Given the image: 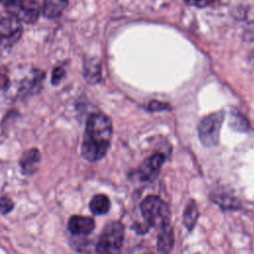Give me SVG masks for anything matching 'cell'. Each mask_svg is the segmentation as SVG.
Instances as JSON below:
<instances>
[{
  "label": "cell",
  "mask_w": 254,
  "mask_h": 254,
  "mask_svg": "<svg viewBox=\"0 0 254 254\" xmlns=\"http://www.w3.org/2000/svg\"><path fill=\"white\" fill-rule=\"evenodd\" d=\"M242 39L244 42H248V43L254 42V20L250 22L245 28L242 34Z\"/></svg>",
  "instance_id": "obj_18"
},
{
  "label": "cell",
  "mask_w": 254,
  "mask_h": 254,
  "mask_svg": "<svg viewBox=\"0 0 254 254\" xmlns=\"http://www.w3.org/2000/svg\"><path fill=\"white\" fill-rule=\"evenodd\" d=\"M165 161V157L161 153H156L149 157L140 167L139 169V177L142 180H148L150 177L154 176V174L161 168Z\"/></svg>",
  "instance_id": "obj_9"
},
{
  "label": "cell",
  "mask_w": 254,
  "mask_h": 254,
  "mask_svg": "<svg viewBox=\"0 0 254 254\" xmlns=\"http://www.w3.org/2000/svg\"><path fill=\"white\" fill-rule=\"evenodd\" d=\"M6 9L11 16L28 24L36 22L40 14L39 4L35 0H9Z\"/></svg>",
  "instance_id": "obj_5"
},
{
  "label": "cell",
  "mask_w": 254,
  "mask_h": 254,
  "mask_svg": "<svg viewBox=\"0 0 254 254\" xmlns=\"http://www.w3.org/2000/svg\"><path fill=\"white\" fill-rule=\"evenodd\" d=\"M112 138V124L103 113L89 115L81 144V155L90 162L102 159L107 153Z\"/></svg>",
  "instance_id": "obj_1"
},
{
  "label": "cell",
  "mask_w": 254,
  "mask_h": 254,
  "mask_svg": "<svg viewBox=\"0 0 254 254\" xmlns=\"http://www.w3.org/2000/svg\"><path fill=\"white\" fill-rule=\"evenodd\" d=\"M68 0H44L43 12L47 18L59 17L66 8Z\"/></svg>",
  "instance_id": "obj_11"
},
{
  "label": "cell",
  "mask_w": 254,
  "mask_h": 254,
  "mask_svg": "<svg viewBox=\"0 0 254 254\" xmlns=\"http://www.w3.org/2000/svg\"><path fill=\"white\" fill-rule=\"evenodd\" d=\"M64 76V70L62 67H56L52 74V83L53 84H59L63 77Z\"/></svg>",
  "instance_id": "obj_19"
},
{
  "label": "cell",
  "mask_w": 254,
  "mask_h": 254,
  "mask_svg": "<svg viewBox=\"0 0 254 254\" xmlns=\"http://www.w3.org/2000/svg\"><path fill=\"white\" fill-rule=\"evenodd\" d=\"M22 33L21 21L10 15L0 20V41L5 44H13L18 41Z\"/></svg>",
  "instance_id": "obj_6"
},
{
  "label": "cell",
  "mask_w": 254,
  "mask_h": 254,
  "mask_svg": "<svg viewBox=\"0 0 254 254\" xmlns=\"http://www.w3.org/2000/svg\"><path fill=\"white\" fill-rule=\"evenodd\" d=\"M229 125L232 129L240 132H245L249 130V123L248 121L237 111H232L230 114Z\"/></svg>",
  "instance_id": "obj_14"
},
{
  "label": "cell",
  "mask_w": 254,
  "mask_h": 254,
  "mask_svg": "<svg viewBox=\"0 0 254 254\" xmlns=\"http://www.w3.org/2000/svg\"><path fill=\"white\" fill-rule=\"evenodd\" d=\"M218 205H220V207H223V208H236L238 207V204L236 203V200L232 197H229L227 195H216L212 198Z\"/></svg>",
  "instance_id": "obj_16"
},
{
  "label": "cell",
  "mask_w": 254,
  "mask_h": 254,
  "mask_svg": "<svg viewBox=\"0 0 254 254\" xmlns=\"http://www.w3.org/2000/svg\"><path fill=\"white\" fill-rule=\"evenodd\" d=\"M170 106L167 103H163V102H159V101H152L149 104V109L151 110H162V109H169Z\"/></svg>",
  "instance_id": "obj_20"
},
{
  "label": "cell",
  "mask_w": 254,
  "mask_h": 254,
  "mask_svg": "<svg viewBox=\"0 0 254 254\" xmlns=\"http://www.w3.org/2000/svg\"><path fill=\"white\" fill-rule=\"evenodd\" d=\"M41 161V154L37 149H30L25 152L20 160V166L22 173L30 176L38 171Z\"/></svg>",
  "instance_id": "obj_8"
},
{
  "label": "cell",
  "mask_w": 254,
  "mask_h": 254,
  "mask_svg": "<svg viewBox=\"0 0 254 254\" xmlns=\"http://www.w3.org/2000/svg\"><path fill=\"white\" fill-rule=\"evenodd\" d=\"M249 62H250L252 64H254V51H252V52L250 53V55H249Z\"/></svg>",
  "instance_id": "obj_22"
},
{
  "label": "cell",
  "mask_w": 254,
  "mask_h": 254,
  "mask_svg": "<svg viewBox=\"0 0 254 254\" xmlns=\"http://www.w3.org/2000/svg\"><path fill=\"white\" fill-rule=\"evenodd\" d=\"M198 218V209L194 200H190L186 205L183 215V221L189 231H191Z\"/></svg>",
  "instance_id": "obj_13"
},
{
  "label": "cell",
  "mask_w": 254,
  "mask_h": 254,
  "mask_svg": "<svg viewBox=\"0 0 254 254\" xmlns=\"http://www.w3.org/2000/svg\"><path fill=\"white\" fill-rule=\"evenodd\" d=\"M89 208L95 215L105 214L110 209V200L105 194H96L91 198L89 202Z\"/></svg>",
  "instance_id": "obj_12"
},
{
  "label": "cell",
  "mask_w": 254,
  "mask_h": 254,
  "mask_svg": "<svg viewBox=\"0 0 254 254\" xmlns=\"http://www.w3.org/2000/svg\"><path fill=\"white\" fill-rule=\"evenodd\" d=\"M84 75L90 83H96L100 80V64L99 63L90 62L85 64Z\"/></svg>",
  "instance_id": "obj_15"
},
{
  "label": "cell",
  "mask_w": 254,
  "mask_h": 254,
  "mask_svg": "<svg viewBox=\"0 0 254 254\" xmlns=\"http://www.w3.org/2000/svg\"><path fill=\"white\" fill-rule=\"evenodd\" d=\"M124 240V226L118 221H111L103 228L97 245L98 253H114L120 250Z\"/></svg>",
  "instance_id": "obj_3"
},
{
  "label": "cell",
  "mask_w": 254,
  "mask_h": 254,
  "mask_svg": "<svg viewBox=\"0 0 254 254\" xmlns=\"http://www.w3.org/2000/svg\"><path fill=\"white\" fill-rule=\"evenodd\" d=\"M184 1L195 7H205L210 3V0H184Z\"/></svg>",
  "instance_id": "obj_21"
},
{
  "label": "cell",
  "mask_w": 254,
  "mask_h": 254,
  "mask_svg": "<svg viewBox=\"0 0 254 254\" xmlns=\"http://www.w3.org/2000/svg\"><path fill=\"white\" fill-rule=\"evenodd\" d=\"M67 227L73 235H87L92 232L95 227L94 220L88 216L73 215L69 218Z\"/></svg>",
  "instance_id": "obj_7"
},
{
  "label": "cell",
  "mask_w": 254,
  "mask_h": 254,
  "mask_svg": "<svg viewBox=\"0 0 254 254\" xmlns=\"http://www.w3.org/2000/svg\"><path fill=\"white\" fill-rule=\"evenodd\" d=\"M13 208H14V203L10 198L5 196H2L0 198V212L2 214L9 213Z\"/></svg>",
  "instance_id": "obj_17"
},
{
  "label": "cell",
  "mask_w": 254,
  "mask_h": 254,
  "mask_svg": "<svg viewBox=\"0 0 254 254\" xmlns=\"http://www.w3.org/2000/svg\"><path fill=\"white\" fill-rule=\"evenodd\" d=\"M142 215L145 221L156 227H162L170 223L171 212L168 204L159 196L148 195L140 205Z\"/></svg>",
  "instance_id": "obj_2"
},
{
  "label": "cell",
  "mask_w": 254,
  "mask_h": 254,
  "mask_svg": "<svg viewBox=\"0 0 254 254\" xmlns=\"http://www.w3.org/2000/svg\"><path fill=\"white\" fill-rule=\"evenodd\" d=\"M223 119L224 113L222 111H217L200 120L197 131L201 144L206 147H212L218 143Z\"/></svg>",
  "instance_id": "obj_4"
},
{
  "label": "cell",
  "mask_w": 254,
  "mask_h": 254,
  "mask_svg": "<svg viewBox=\"0 0 254 254\" xmlns=\"http://www.w3.org/2000/svg\"><path fill=\"white\" fill-rule=\"evenodd\" d=\"M174 242H175L174 231L170 223L160 227V232L158 234V240H157V247L159 252H162V253L171 252L174 246Z\"/></svg>",
  "instance_id": "obj_10"
}]
</instances>
